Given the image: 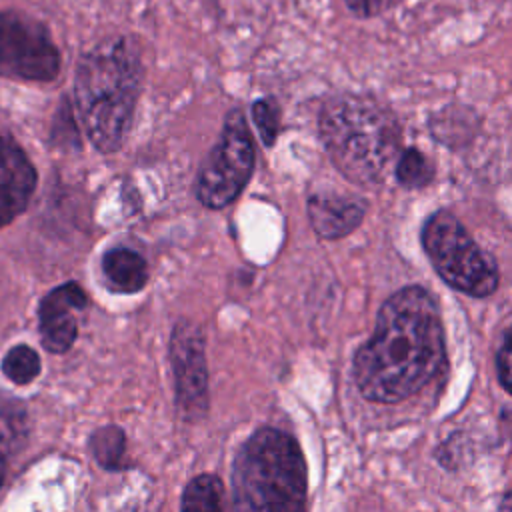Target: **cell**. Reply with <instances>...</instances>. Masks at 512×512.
Segmentation results:
<instances>
[{
  "instance_id": "cell-14",
  "label": "cell",
  "mask_w": 512,
  "mask_h": 512,
  "mask_svg": "<svg viewBox=\"0 0 512 512\" xmlns=\"http://www.w3.org/2000/svg\"><path fill=\"white\" fill-rule=\"evenodd\" d=\"M392 172H394L396 182L406 190L424 188L434 180V166L424 156V152L414 146L404 148L398 154Z\"/></svg>"
},
{
  "instance_id": "cell-20",
  "label": "cell",
  "mask_w": 512,
  "mask_h": 512,
  "mask_svg": "<svg viewBox=\"0 0 512 512\" xmlns=\"http://www.w3.org/2000/svg\"><path fill=\"white\" fill-rule=\"evenodd\" d=\"M392 0H344L346 8L358 18H372L384 12Z\"/></svg>"
},
{
  "instance_id": "cell-4",
  "label": "cell",
  "mask_w": 512,
  "mask_h": 512,
  "mask_svg": "<svg viewBox=\"0 0 512 512\" xmlns=\"http://www.w3.org/2000/svg\"><path fill=\"white\" fill-rule=\"evenodd\" d=\"M306 464L294 436L262 426L232 466L234 512H304Z\"/></svg>"
},
{
  "instance_id": "cell-11",
  "label": "cell",
  "mask_w": 512,
  "mask_h": 512,
  "mask_svg": "<svg viewBox=\"0 0 512 512\" xmlns=\"http://www.w3.org/2000/svg\"><path fill=\"white\" fill-rule=\"evenodd\" d=\"M38 176L26 152L10 138L0 134V204L14 214L28 206Z\"/></svg>"
},
{
  "instance_id": "cell-3",
  "label": "cell",
  "mask_w": 512,
  "mask_h": 512,
  "mask_svg": "<svg viewBox=\"0 0 512 512\" xmlns=\"http://www.w3.org/2000/svg\"><path fill=\"white\" fill-rule=\"evenodd\" d=\"M318 134L336 170L362 188L382 186L400 154L398 118L366 94L330 96L318 114Z\"/></svg>"
},
{
  "instance_id": "cell-24",
  "label": "cell",
  "mask_w": 512,
  "mask_h": 512,
  "mask_svg": "<svg viewBox=\"0 0 512 512\" xmlns=\"http://www.w3.org/2000/svg\"><path fill=\"white\" fill-rule=\"evenodd\" d=\"M122 512H136V510H134V508H124Z\"/></svg>"
},
{
  "instance_id": "cell-23",
  "label": "cell",
  "mask_w": 512,
  "mask_h": 512,
  "mask_svg": "<svg viewBox=\"0 0 512 512\" xmlns=\"http://www.w3.org/2000/svg\"><path fill=\"white\" fill-rule=\"evenodd\" d=\"M4 474H6V456L0 452V486L4 482Z\"/></svg>"
},
{
  "instance_id": "cell-10",
  "label": "cell",
  "mask_w": 512,
  "mask_h": 512,
  "mask_svg": "<svg viewBox=\"0 0 512 512\" xmlns=\"http://www.w3.org/2000/svg\"><path fill=\"white\" fill-rule=\"evenodd\" d=\"M366 200L340 192H316L306 202L312 230L322 240H340L352 234L366 216Z\"/></svg>"
},
{
  "instance_id": "cell-8",
  "label": "cell",
  "mask_w": 512,
  "mask_h": 512,
  "mask_svg": "<svg viewBox=\"0 0 512 512\" xmlns=\"http://www.w3.org/2000/svg\"><path fill=\"white\" fill-rule=\"evenodd\" d=\"M170 364L174 374L176 410L186 422H196L208 412L206 342L198 324L182 318L170 336Z\"/></svg>"
},
{
  "instance_id": "cell-19",
  "label": "cell",
  "mask_w": 512,
  "mask_h": 512,
  "mask_svg": "<svg viewBox=\"0 0 512 512\" xmlns=\"http://www.w3.org/2000/svg\"><path fill=\"white\" fill-rule=\"evenodd\" d=\"M510 330L506 328L502 334L500 348L496 352V374L500 380V386L508 392L510 390Z\"/></svg>"
},
{
  "instance_id": "cell-2",
  "label": "cell",
  "mask_w": 512,
  "mask_h": 512,
  "mask_svg": "<svg viewBox=\"0 0 512 512\" xmlns=\"http://www.w3.org/2000/svg\"><path fill=\"white\" fill-rule=\"evenodd\" d=\"M144 64L134 38H110L82 54L74 76V104L90 144L102 154L122 148L142 92Z\"/></svg>"
},
{
  "instance_id": "cell-7",
  "label": "cell",
  "mask_w": 512,
  "mask_h": 512,
  "mask_svg": "<svg viewBox=\"0 0 512 512\" xmlns=\"http://www.w3.org/2000/svg\"><path fill=\"white\" fill-rule=\"evenodd\" d=\"M60 72V52L44 24L18 12H0V76L50 82Z\"/></svg>"
},
{
  "instance_id": "cell-15",
  "label": "cell",
  "mask_w": 512,
  "mask_h": 512,
  "mask_svg": "<svg viewBox=\"0 0 512 512\" xmlns=\"http://www.w3.org/2000/svg\"><path fill=\"white\" fill-rule=\"evenodd\" d=\"M28 438V416L20 402L8 400L0 404V452H18Z\"/></svg>"
},
{
  "instance_id": "cell-21",
  "label": "cell",
  "mask_w": 512,
  "mask_h": 512,
  "mask_svg": "<svg viewBox=\"0 0 512 512\" xmlns=\"http://www.w3.org/2000/svg\"><path fill=\"white\" fill-rule=\"evenodd\" d=\"M498 512H512V494L510 490H506L500 498V504H498Z\"/></svg>"
},
{
  "instance_id": "cell-16",
  "label": "cell",
  "mask_w": 512,
  "mask_h": 512,
  "mask_svg": "<svg viewBox=\"0 0 512 512\" xmlns=\"http://www.w3.org/2000/svg\"><path fill=\"white\" fill-rule=\"evenodd\" d=\"M94 460L106 470H120L124 462L126 436L118 426H102L90 436Z\"/></svg>"
},
{
  "instance_id": "cell-22",
  "label": "cell",
  "mask_w": 512,
  "mask_h": 512,
  "mask_svg": "<svg viewBox=\"0 0 512 512\" xmlns=\"http://www.w3.org/2000/svg\"><path fill=\"white\" fill-rule=\"evenodd\" d=\"M14 216H16V214H14L10 208H6V206H2V204H0V228H2V226H6L8 222H12V220H14Z\"/></svg>"
},
{
  "instance_id": "cell-9",
  "label": "cell",
  "mask_w": 512,
  "mask_h": 512,
  "mask_svg": "<svg viewBox=\"0 0 512 512\" xmlns=\"http://www.w3.org/2000/svg\"><path fill=\"white\" fill-rule=\"evenodd\" d=\"M88 296L76 282H64L52 288L38 306V328L42 346L52 354H64L78 336L74 312L84 310Z\"/></svg>"
},
{
  "instance_id": "cell-5",
  "label": "cell",
  "mask_w": 512,
  "mask_h": 512,
  "mask_svg": "<svg viewBox=\"0 0 512 512\" xmlns=\"http://www.w3.org/2000/svg\"><path fill=\"white\" fill-rule=\"evenodd\" d=\"M420 242L432 268L450 288L472 298H488L498 288L496 260L452 212H432L422 224Z\"/></svg>"
},
{
  "instance_id": "cell-1",
  "label": "cell",
  "mask_w": 512,
  "mask_h": 512,
  "mask_svg": "<svg viewBox=\"0 0 512 512\" xmlns=\"http://www.w3.org/2000/svg\"><path fill=\"white\" fill-rule=\"evenodd\" d=\"M446 338L436 298L424 286H404L384 300L374 334L352 362L360 394L370 402L396 404L440 374Z\"/></svg>"
},
{
  "instance_id": "cell-12",
  "label": "cell",
  "mask_w": 512,
  "mask_h": 512,
  "mask_svg": "<svg viewBox=\"0 0 512 512\" xmlns=\"http://www.w3.org/2000/svg\"><path fill=\"white\" fill-rule=\"evenodd\" d=\"M102 274L114 292L136 294L148 282V264L136 250L116 246L102 256Z\"/></svg>"
},
{
  "instance_id": "cell-13",
  "label": "cell",
  "mask_w": 512,
  "mask_h": 512,
  "mask_svg": "<svg viewBox=\"0 0 512 512\" xmlns=\"http://www.w3.org/2000/svg\"><path fill=\"white\" fill-rule=\"evenodd\" d=\"M180 512H224V486L216 474L194 476L180 502Z\"/></svg>"
},
{
  "instance_id": "cell-6",
  "label": "cell",
  "mask_w": 512,
  "mask_h": 512,
  "mask_svg": "<svg viewBox=\"0 0 512 512\" xmlns=\"http://www.w3.org/2000/svg\"><path fill=\"white\" fill-rule=\"evenodd\" d=\"M254 162V140L244 110L232 108L224 116L218 142L200 166L196 180V196L200 204L210 210L230 206L250 182Z\"/></svg>"
},
{
  "instance_id": "cell-17",
  "label": "cell",
  "mask_w": 512,
  "mask_h": 512,
  "mask_svg": "<svg viewBox=\"0 0 512 512\" xmlns=\"http://www.w3.org/2000/svg\"><path fill=\"white\" fill-rule=\"evenodd\" d=\"M40 368H42V362L38 352L26 344L12 346L2 358L4 376L18 386H26L32 380H36L40 374Z\"/></svg>"
},
{
  "instance_id": "cell-18",
  "label": "cell",
  "mask_w": 512,
  "mask_h": 512,
  "mask_svg": "<svg viewBox=\"0 0 512 512\" xmlns=\"http://www.w3.org/2000/svg\"><path fill=\"white\" fill-rule=\"evenodd\" d=\"M252 120L256 124L258 136L262 140V144L266 148H272L278 140L280 134V120H282V112H280V104L276 98L266 96V98H258L252 104Z\"/></svg>"
}]
</instances>
